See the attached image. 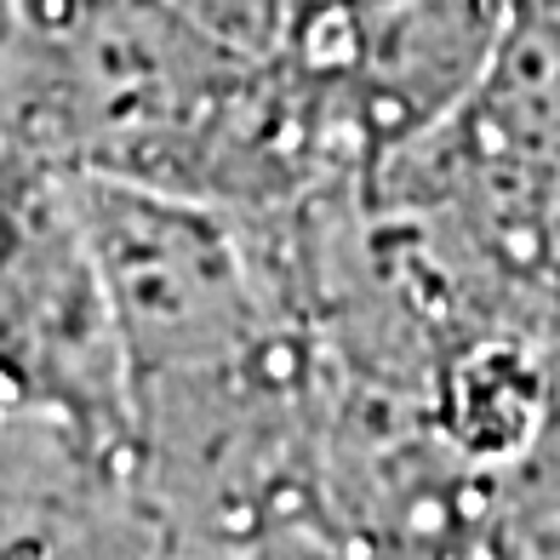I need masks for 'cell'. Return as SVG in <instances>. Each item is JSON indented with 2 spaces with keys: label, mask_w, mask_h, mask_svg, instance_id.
<instances>
[{
  "label": "cell",
  "mask_w": 560,
  "mask_h": 560,
  "mask_svg": "<svg viewBox=\"0 0 560 560\" xmlns=\"http://www.w3.org/2000/svg\"><path fill=\"white\" fill-rule=\"evenodd\" d=\"M0 132L63 172L223 212H280L366 177L287 52H235L161 0H18Z\"/></svg>",
  "instance_id": "1"
},
{
  "label": "cell",
  "mask_w": 560,
  "mask_h": 560,
  "mask_svg": "<svg viewBox=\"0 0 560 560\" xmlns=\"http://www.w3.org/2000/svg\"><path fill=\"white\" fill-rule=\"evenodd\" d=\"M81 207L132 395L241 366L303 332L252 218L115 177H81Z\"/></svg>",
  "instance_id": "2"
},
{
  "label": "cell",
  "mask_w": 560,
  "mask_h": 560,
  "mask_svg": "<svg viewBox=\"0 0 560 560\" xmlns=\"http://www.w3.org/2000/svg\"><path fill=\"white\" fill-rule=\"evenodd\" d=\"M0 389L23 418L58 423L86 452L126 464V372L109 280L97 264L81 177L0 132Z\"/></svg>",
  "instance_id": "3"
},
{
  "label": "cell",
  "mask_w": 560,
  "mask_h": 560,
  "mask_svg": "<svg viewBox=\"0 0 560 560\" xmlns=\"http://www.w3.org/2000/svg\"><path fill=\"white\" fill-rule=\"evenodd\" d=\"M161 7H172L177 18H189L195 30H207L235 52H280L298 0H161Z\"/></svg>",
  "instance_id": "4"
},
{
  "label": "cell",
  "mask_w": 560,
  "mask_h": 560,
  "mask_svg": "<svg viewBox=\"0 0 560 560\" xmlns=\"http://www.w3.org/2000/svg\"><path fill=\"white\" fill-rule=\"evenodd\" d=\"M86 560H166L161 526L149 521V509L132 498V487L120 492V503L109 509V521L97 526V538H92Z\"/></svg>",
  "instance_id": "5"
},
{
  "label": "cell",
  "mask_w": 560,
  "mask_h": 560,
  "mask_svg": "<svg viewBox=\"0 0 560 560\" xmlns=\"http://www.w3.org/2000/svg\"><path fill=\"white\" fill-rule=\"evenodd\" d=\"M12 30H18V0H0V69H7L12 52Z\"/></svg>",
  "instance_id": "6"
},
{
  "label": "cell",
  "mask_w": 560,
  "mask_h": 560,
  "mask_svg": "<svg viewBox=\"0 0 560 560\" xmlns=\"http://www.w3.org/2000/svg\"><path fill=\"white\" fill-rule=\"evenodd\" d=\"M7 418H12V406H7V389H0V435H7Z\"/></svg>",
  "instance_id": "7"
}]
</instances>
